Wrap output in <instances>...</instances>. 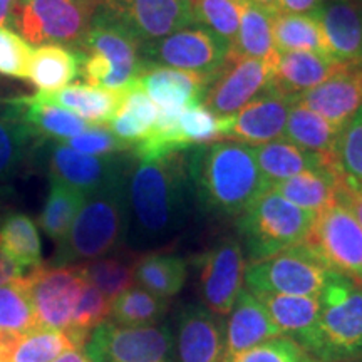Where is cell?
Listing matches in <instances>:
<instances>
[{"instance_id":"obj_18","label":"cell","mask_w":362,"mask_h":362,"mask_svg":"<svg viewBox=\"0 0 362 362\" xmlns=\"http://www.w3.org/2000/svg\"><path fill=\"white\" fill-rule=\"evenodd\" d=\"M139 47L141 44L123 27L96 11L78 52H98L106 57L112 67L111 89L123 90L138 83L143 67Z\"/></svg>"},{"instance_id":"obj_47","label":"cell","mask_w":362,"mask_h":362,"mask_svg":"<svg viewBox=\"0 0 362 362\" xmlns=\"http://www.w3.org/2000/svg\"><path fill=\"white\" fill-rule=\"evenodd\" d=\"M336 156L342 173L362 183V107L342 128Z\"/></svg>"},{"instance_id":"obj_55","label":"cell","mask_w":362,"mask_h":362,"mask_svg":"<svg viewBox=\"0 0 362 362\" xmlns=\"http://www.w3.org/2000/svg\"><path fill=\"white\" fill-rule=\"evenodd\" d=\"M88 2H93V4H96V6H99V2H101V0H88Z\"/></svg>"},{"instance_id":"obj_19","label":"cell","mask_w":362,"mask_h":362,"mask_svg":"<svg viewBox=\"0 0 362 362\" xmlns=\"http://www.w3.org/2000/svg\"><path fill=\"white\" fill-rule=\"evenodd\" d=\"M292 104L291 98L280 96L274 90H265L243 106L237 115L228 116V126L221 139L253 148L280 139L284 136Z\"/></svg>"},{"instance_id":"obj_14","label":"cell","mask_w":362,"mask_h":362,"mask_svg":"<svg viewBox=\"0 0 362 362\" xmlns=\"http://www.w3.org/2000/svg\"><path fill=\"white\" fill-rule=\"evenodd\" d=\"M274 66L260 59L226 56L208 86L203 104L216 116H233L270 88Z\"/></svg>"},{"instance_id":"obj_37","label":"cell","mask_w":362,"mask_h":362,"mask_svg":"<svg viewBox=\"0 0 362 362\" xmlns=\"http://www.w3.org/2000/svg\"><path fill=\"white\" fill-rule=\"evenodd\" d=\"M49 180L51 185H49L47 200L39 215V225L42 232L59 245L71 230L88 194L57 180Z\"/></svg>"},{"instance_id":"obj_35","label":"cell","mask_w":362,"mask_h":362,"mask_svg":"<svg viewBox=\"0 0 362 362\" xmlns=\"http://www.w3.org/2000/svg\"><path fill=\"white\" fill-rule=\"evenodd\" d=\"M158 107L144 93L141 84L134 83L124 93L119 110L111 119V131L131 148L155 129Z\"/></svg>"},{"instance_id":"obj_33","label":"cell","mask_w":362,"mask_h":362,"mask_svg":"<svg viewBox=\"0 0 362 362\" xmlns=\"http://www.w3.org/2000/svg\"><path fill=\"white\" fill-rule=\"evenodd\" d=\"M341 131L342 128L329 123L317 112L293 103L282 138L297 146L309 149V151L320 153L329 158H337L336 153Z\"/></svg>"},{"instance_id":"obj_15","label":"cell","mask_w":362,"mask_h":362,"mask_svg":"<svg viewBox=\"0 0 362 362\" xmlns=\"http://www.w3.org/2000/svg\"><path fill=\"white\" fill-rule=\"evenodd\" d=\"M214 76L153 66L143 61L138 83L158 107L155 129L168 131L178 124L181 112L202 103Z\"/></svg>"},{"instance_id":"obj_52","label":"cell","mask_w":362,"mask_h":362,"mask_svg":"<svg viewBox=\"0 0 362 362\" xmlns=\"http://www.w3.org/2000/svg\"><path fill=\"white\" fill-rule=\"evenodd\" d=\"M13 6H16V0H0V27L11 24Z\"/></svg>"},{"instance_id":"obj_16","label":"cell","mask_w":362,"mask_h":362,"mask_svg":"<svg viewBox=\"0 0 362 362\" xmlns=\"http://www.w3.org/2000/svg\"><path fill=\"white\" fill-rule=\"evenodd\" d=\"M49 178L61 181L86 194L106 187L121 175L131 171L133 156H89L62 144L47 141Z\"/></svg>"},{"instance_id":"obj_28","label":"cell","mask_w":362,"mask_h":362,"mask_svg":"<svg viewBox=\"0 0 362 362\" xmlns=\"http://www.w3.org/2000/svg\"><path fill=\"white\" fill-rule=\"evenodd\" d=\"M255 293V292H253ZM282 336L309 351L319 320V298L280 293H255Z\"/></svg>"},{"instance_id":"obj_31","label":"cell","mask_w":362,"mask_h":362,"mask_svg":"<svg viewBox=\"0 0 362 362\" xmlns=\"http://www.w3.org/2000/svg\"><path fill=\"white\" fill-rule=\"evenodd\" d=\"M341 170L304 171L272 187L275 193L310 214H320L337 202V180Z\"/></svg>"},{"instance_id":"obj_30","label":"cell","mask_w":362,"mask_h":362,"mask_svg":"<svg viewBox=\"0 0 362 362\" xmlns=\"http://www.w3.org/2000/svg\"><path fill=\"white\" fill-rule=\"evenodd\" d=\"M81 56L66 45L47 44L33 49L29 79L37 93L51 94L69 86L79 76Z\"/></svg>"},{"instance_id":"obj_36","label":"cell","mask_w":362,"mask_h":362,"mask_svg":"<svg viewBox=\"0 0 362 362\" xmlns=\"http://www.w3.org/2000/svg\"><path fill=\"white\" fill-rule=\"evenodd\" d=\"M274 42L279 54L315 52L330 57L324 33L314 16L279 12L274 19Z\"/></svg>"},{"instance_id":"obj_39","label":"cell","mask_w":362,"mask_h":362,"mask_svg":"<svg viewBox=\"0 0 362 362\" xmlns=\"http://www.w3.org/2000/svg\"><path fill=\"white\" fill-rule=\"evenodd\" d=\"M40 329L24 277L0 285V336Z\"/></svg>"},{"instance_id":"obj_11","label":"cell","mask_w":362,"mask_h":362,"mask_svg":"<svg viewBox=\"0 0 362 362\" xmlns=\"http://www.w3.org/2000/svg\"><path fill=\"white\" fill-rule=\"evenodd\" d=\"M24 279L40 327L69 330L81 293L88 284L81 264L40 265Z\"/></svg>"},{"instance_id":"obj_21","label":"cell","mask_w":362,"mask_h":362,"mask_svg":"<svg viewBox=\"0 0 362 362\" xmlns=\"http://www.w3.org/2000/svg\"><path fill=\"white\" fill-rule=\"evenodd\" d=\"M2 117L24 124L44 143L56 139L66 141L90 126L74 112L47 103L40 94L8 99L4 103Z\"/></svg>"},{"instance_id":"obj_13","label":"cell","mask_w":362,"mask_h":362,"mask_svg":"<svg viewBox=\"0 0 362 362\" xmlns=\"http://www.w3.org/2000/svg\"><path fill=\"white\" fill-rule=\"evenodd\" d=\"M139 44L197 25L189 0H101L96 8Z\"/></svg>"},{"instance_id":"obj_56","label":"cell","mask_w":362,"mask_h":362,"mask_svg":"<svg viewBox=\"0 0 362 362\" xmlns=\"http://www.w3.org/2000/svg\"><path fill=\"white\" fill-rule=\"evenodd\" d=\"M359 362H362V361H359Z\"/></svg>"},{"instance_id":"obj_50","label":"cell","mask_w":362,"mask_h":362,"mask_svg":"<svg viewBox=\"0 0 362 362\" xmlns=\"http://www.w3.org/2000/svg\"><path fill=\"white\" fill-rule=\"evenodd\" d=\"M324 0H277V7L284 13H304L312 16Z\"/></svg>"},{"instance_id":"obj_42","label":"cell","mask_w":362,"mask_h":362,"mask_svg":"<svg viewBox=\"0 0 362 362\" xmlns=\"http://www.w3.org/2000/svg\"><path fill=\"white\" fill-rule=\"evenodd\" d=\"M194 24L232 44L240 25L238 0H189Z\"/></svg>"},{"instance_id":"obj_49","label":"cell","mask_w":362,"mask_h":362,"mask_svg":"<svg viewBox=\"0 0 362 362\" xmlns=\"http://www.w3.org/2000/svg\"><path fill=\"white\" fill-rule=\"evenodd\" d=\"M337 202L354 215L362 228V183L349 175L341 173L337 180Z\"/></svg>"},{"instance_id":"obj_24","label":"cell","mask_w":362,"mask_h":362,"mask_svg":"<svg viewBox=\"0 0 362 362\" xmlns=\"http://www.w3.org/2000/svg\"><path fill=\"white\" fill-rule=\"evenodd\" d=\"M347 67L351 66L315 52L279 54L269 90L293 99L346 71Z\"/></svg>"},{"instance_id":"obj_3","label":"cell","mask_w":362,"mask_h":362,"mask_svg":"<svg viewBox=\"0 0 362 362\" xmlns=\"http://www.w3.org/2000/svg\"><path fill=\"white\" fill-rule=\"evenodd\" d=\"M133 171V170H131ZM121 175L86 197L66 238L57 245L52 267L78 265L115 255L126 245L129 228V175Z\"/></svg>"},{"instance_id":"obj_26","label":"cell","mask_w":362,"mask_h":362,"mask_svg":"<svg viewBox=\"0 0 362 362\" xmlns=\"http://www.w3.org/2000/svg\"><path fill=\"white\" fill-rule=\"evenodd\" d=\"M86 339L71 330L35 329L0 336V362H52L66 352L83 349Z\"/></svg>"},{"instance_id":"obj_20","label":"cell","mask_w":362,"mask_h":362,"mask_svg":"<svg viewBox=\"0 0 362 362\" xmlns=\"http://www.w3.org/2000/svg\"><path fill=\"white\" fill-rule=\"evenodd\" d=\"M322 29L330 57L362 66V6L357 0H324L312 13Z\"/></svg>"},{"instance_id":"obj_7","label":"cell","mask_w":362,"mask_h":362,"mask_svg":"<svg viewBox=\"0 0 362 362\" xmlns=\"http://www.w3.org/2000/svg\"><path fill=\"white\" fill-rule=\"evenodd\" d=\"M329 269L304 243L247 265L245 284L255 293L319 297Z\"/></svg>"},{"instance_id":"obj_22","label":"cell","mask_w":362,"mask_h":362,"mask_svg":"<svg viewBox=\"0 0 362 362\" xmlns=\"http://www.w3.org/2000/svg\"><path fill=\"white\" fill-rule=\"evenodd\" d=\"M292 101L344 128L362 107V66L347 67Z\"/></svg>"},{"instance_id":"obj_45","label":"cell","mask_w":362,"mask_h":362,"mask_svg":"<svg viewBox=\"0 0 362 362\" xmlns=\"http://www.w3.org/2000/svg\"><path fill=\"white\" fill-rule=\"evenodd\" d=\"M110 310H111V302L98 291L94 285L89 282L86 284L83 293L76 307L74 317H72L71 324V332L78 334L79 337H83L88 341L89 334L93 332L98 325L106 322L110 319Z\"/></svg>"},{"instance_id":"obj_32","label":"cell","mask_w":362,"mask_h":362,"mask_svg":"<svg viewBox=\"0 0 362 362\" xmlns=\"http://www.w3.org/2000/svg\"><path fill=\"white\" fill-rule=\"evenodd\" d=\"M187 280V260L173 253L149 252L134 262V284L166 300L178 296Z\"/></svg>"},{"instance_id":"obj_54","label":"cell","mask_w":362,"mask_h":362,"mask_svg":"<svg viewBox=\"0 0 362 362\" xmlns=\"http://www.w3.org/2000/svg\"><path fill=\"white\" fill-rule=\"evenodd\" d=\"M247 2L255 4V6H260V7H269V8H275V11H279L277 0H247Z\"/></svg>"},{"instance_id":"obj_2","label":"cell","mask_w":362,"mask_h":362,"mask_svg":"<svg viewBox=\"0 0 362 362\" xmlns=\"http://www.w3.org/2000/svg\"><path fill=\"white\" fill-rule=\"evenodd\" d=\"M194 205L203 215L237 220L269 192L255 149L247 144L214 141L188 153Z\"/></svg>"},{"instance_id":"obj_29","label":"cell","mask_w":362,"mask_h":362,"mask_svg":"<svg viewBox=\"0 0 362 362\" xmlns=\"http://www.w3.org/2000/svg\"><path fill=\"white\" fill-rule=\"evenodd\" d=\"M124 93L126 89L116 90L94 88L89 84H71L61 90H56V93L37 94H40L47 103L74 112L88 124L103 126L111 123V119L119 110L121 103H123Z\"/></svg>"},{"instance_id":"obj_9","label":"cell","mask_w":362,"mask_h":362,"mask_svg":"<svg viewBox=\"0 0 362 362\" xmlns=\"http://www.w3.org/2000/svg\"><path fill=\"white\" fill-rule=\"evenodd\" d=\"M304 245L329 270L362 284V228L342 203L315 215Z\"/></svg>"},{"instance_id":"obj_10","label":"cell","mask_w":362,"mask_h":362,"mask_svg":"<svg viewBox=\"0 0 362 362\" xmlns=\"http://www.w3.org/2000/svg\"><path fill=\"white\" fill-rule=\"evenodd\" d=\"M228 51L230 42L205 27L193 25L141 44L139 56L153 66L215 76L223 66Z\"/></svg>"},{"instance_id":"obj_46","label":"cell","mask_w":362,"mask_h":362,"mask_svg":"<svg viewBox=\"0 0 362 362\" xmlns=\"http://www.w3.org/2000/svg\"><path fill=\"white\" fill-rule=\"evenodd\" d=\"M33 47L24 37L6 27H0V74L12 79L29 78Z\"/></svg>"},{"instance_id":"obj_6","label":"cell","mask_w":362,"mask_h":362,"mask_svg":"<svg viewBox=\"0 0 362 362\" xmlns=\"http://www.w3.org/2000/svg\"><path fill=\"white\" fill-rule=\"evenodd\" d=\"M96 8L88 0H16L11 24L33 45L57 44L78 51Z\"/></svg>"},{"instance_id":"obj_23","label":"cell","mask_w":362,"mask_h":362,"mask_svg":"<svg viewBox=\"0 0 362 362\" xmlns=\"http://www.w3.org/2000/svg\"><path fill=\"white\" fill-rule=\"evenodd\" d=\"M279 336L282 332L260 298L248 288H242L225 322L223 361Z\"/></svg>"},{"instance_id":"obj_48","label":"cell","mask_w":362,"mask_h":362,"mask_svg":"<svg viewBox=\"0 0 362 362\" xmlns=\"http://www.w3.org/2000/svg\"><path fill=\"white\" fill-rule=\"evenodd\" d=\"M67 146L74 151L83 153L89 156H111L121 155L124 151H131V146L119 139L110 128L104 126H89L88 129L78 136L66 139Z\"/></svg>"},{"instance_id":"obj_12","label":"cell","mask_w":362,"mask_h":362,"mask_svg":"<svg viewBox=\"0 0 362 362\" xmlns=\"http://www.w3.org/2000/svg\"><path fill=\"white\" fill-rule=\"evenodd\" d=\"M202 304L228 315L245 284L247 259L237 237H223L194 259Z\"/></svg>"},{"instance_id":"obj_40","label":"cell","mask_w":362,"mask_h":362,"mask_svg":"<svg viewBox=\"0 0 362 362\" xmlns=\"http://www.w3.org/2000/svg\"><path fill=\"white\" fill-rule=\"evenodd\" d=\"M134 262L121 255H107L86 262L81 267L86 280L112 302L119 293L134 285Z\"/></svg>"},{"instance_id":"obj_4","label":"cell","mask_w":362,"mask_h":362,"mask_svg":"<svg viewBox=\"0 0 362 362\" xmlns=\"http://www.w3.org/2000/svg\"><path fill=\"white\" fill-rule=\"evenodd\" d=\"M317 298L319 320L310 354L320 362L362 361V284L329 270Z\"/></svg>"},{"instance_id":"obj_1","label":"cell","mask_w":362,"mask_h":362,"mask_svg":"<svg viewBox=\"0 0 362 362\" xmlns=\"http://www.w3.org/2000/svg\"><path fill=\"white\" fill-rule=\"evenodd\" d=\"M128 198L129 250H153L175 240L188 225L194 205L188 153L139 161L129 175Z\"/></svg>"},{"instance_id":"obj_5","label":"cell","mask_w":362,"mask_h":362,"mask_svg":"<svg viewBox=\"0 0 362 362\" xmlns=\"http://www.w3.org/2000/svg\"><path fill=\"white\" fill-rule=\"evenodd\" d=\"M314 218L315 214L302 210L274 189L265 192L237 218V233L247 265L304 243Z\"/></svg>"},{"instance_id":"obj_34","label":"cell","mask_w":362,"mask_h":362,"mask_svg":"<svg viewBox=\"0 0 362 362\" xmlns=\"http://www.w3.org/2000/svg\"><path fill=\"white\" fill-rule=\"evenodd\" d=\"M0 245L21 269L42 265V242L35 221L29 215L8 210L0 218Z\"/></svg>"},{"instance_id":"obj_43","label":"cell","mask_w":362,"mask_h":362,"mask_svg":"<svg viewBox=\"0 0 362 362\" xmlns=\"http://www.w3.org/2000/svg\"><path fill=\"white\" fill-rule=\"evenodd\" d=\"M226 126V116L220 117L203 103H194L178 117V133L188 148L220 141Z\"/></svg>"},{"instance_id":"obj_53","label":"cell","mask_w":362,"mask_h":362,"mask_svg":"<svg viewBox=\"0 0 362 362\" xmlns=\"http://www.w3.org/2000/svg\"><path fill=\"white\" fill-rule=\"evenodd\" d=\"M52 362H90V359L84 354L83 349H74V351L66 352V354L57 357V359Z\"/></svg>"},{"instance_id":"obj_41","label":"cell","mask_w":362,"mask_h":362,"mask_svg":"<svg viewBox=\"0 0 362 362\" xmlns=\"http://www.w3.org/2000/svg\"><path fill=\"white\" fill-rule=\"evenodd\" d=\"M42 143L24 124L0 117V180L12 178Z\"/></svg>"},{"instance_id":"obj_51","label":"cell","mask_w":362,"mask_h":362,"mask_svg":"<svg viewBox=\"0 0 362 362\" xmlns=\"http://www.w3.org/2000/svg\"><path fill=\"white\" fill-rule=\"evenodd\" d=\"M19 277H24V269H21L0 245V285L12 282Z\"/></svg>"},{"instance_id":"obj_38","label":"cell","mask_w":362,"mask_h":362,"mask_svg":"<svg viewBox=\"0 0 362 362\" xmlns=\"http://www.w3.org/2000/svg\"><path fill=\"white\" fill-rule=\"evenodd\" d=\"M168 309L170 300L133 285L111 302L107 320L124 327H151L161 322Z\"/></svg>"},{"instance_id":"obj_25","label":"cell","mask_w":362,"mask_h":362,"mask_svg":"<svg viewBox=\"0 0 362 362\" xmlns=\"http://www.w3.org/2000/svg\"><path fill=\"white\" fill-rule=\"evenodd\" d=\"M253 149H255L257 163H259L262 176H264L269 189L280 181L292 178L304 171L341 170L337 158H329L320 153L309 151V149L297 146L284 138L260 144Z\"/></svg>"},{"instance_id":"obj_17","label":"cell","mask_w":362,"mask_h":362,"mask_svg":"<svg viewBox=\"0 0 362 362\" xmlns=\"http://www.w3.org/2000/svg\"><path fill=\"white\" fill-rule=\"evenodd\" d=\"M176 362H223L225 320L202 302L180 307L175 319Z\"/></svg>"},{"instance_id":"obj_27","label":"cell","mask_w":362,"mask_h":362,"mask_svg":"<svg viewBox=\"0 0 362 362\" xmlns=\"http://www.w3.org/2000/svg\"><path fill=\"white\" fill-rule=\"evenodd\" d=\"M240 25L237 37L230 44L228 56L260 59L275 66L279 52L274 42V19L279 11L238 0Z\"/></svg>"},{"instance_id":"obj_44","label":"cell","mask_w":362,"mask_h":362,"mask_svg":"<svg viewBox=\"0 0 362 362\" xmlns=\"http://www.w3.org/2000/svg\"><path fill=\"white\" fill-rule=\"evenodd\" d=\"M223 362H320L292 339L279 336Z\"/></svg>"},{"instance_id":"obj_8","label":"cell","mask_w":362,"mask_h":362,"mask_svg":"<svg viewBox=\"0 0 362 362\" xmlns=\"http://www.w3.org/2000/svg\"><path fill=\"white\" fill-rule=\"evenodd\" d=\"M90 362H173L170 325L124 327L111 320L98 325L83 347Z\"/></svg>"}]
</instances>
